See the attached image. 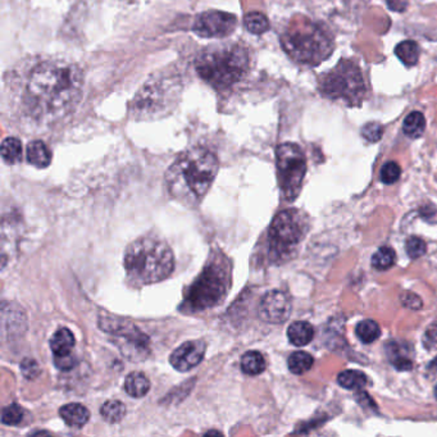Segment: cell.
<instances>
[{"mask_svg": "<svg viewBox=\"0 0 437 437\" xmlns=\"http://www.w3.org/2000/svg\"><path fill=\"white\" fill-rule=\"evenodd\" d=\"M84 77L80 68L62 60L37 65L30 74L25 107L39 122H56L68 116L80 102Z\"/></svg>", "mask_w": 437, "mask_h": 437, "instance_id": "cell-1", "label": "cell"}, {"mask_svg": "<svg viewBox=\"0 0 437 437\" xmlns=\"http://www.w3.org/2000/svg\"><path fill=\"white\" fill-rule=\"evenodd\" d=\"M216 154L205 148H193L181 154L166 174L171 197L186 207H197L211 189L218 172Z\"/></svg>", "mask_w": 437, "mask_h": 437, "instance_id": "cell-2", "label": "cell"}, {"mask_svg": "<svg viewBox=\"0 0 437 437\" xmlns=\"http://www.w3.org/2000/svg\"><path fill=\"white\" fill-rule=\"evenodd\" d=\"M174 267L172 250L158 239L141 237L126 249L124 270L131 284H157L167 278Z\"/></svg>", "mask_w": 437, "mask_h": 437, "instance_id": "cell-3", "label": "cell"}, {"mask_svg": "<svg viewBox=\"0 0 437 437\" xmlns=\"http://www.w3.org/2000/svg\"><path fill=\"white\" fill-rule=\"evenodd\" d=\"M195 68L197 74L213 88H228L248 72V51L241 45L211 48L197 57Z\"/></svg>", "mask_w": 437, "mask_h": 437, "instance_id": "cell-4", "label": "cell"}, {"mask_svg": "<svg viewBox=\"0 0 437 437\" xmlns=\"http://www.w3.org/2000/svg\"><path fill=\"white\" fill-rule=\"evenodd\" d=\"M231 285V264L226 256L214 254L204 270L191 285L183 306L191 312H200L218 306Z\"/></svg>", "mask_w": 437, "mask_h": 437, "instance_id": "cell-5", "label": "cell"}, {"mask_svg": "<svg viewBox=\"0 0 437 437\" xmlns=\"http://www.w3.org/2000/svg\"><path fill=\"white\" fill-rule=\"evenodd\" d=\"M285 51L303 65H320L334 49L332 40L321 26L306 21H294L281 37Z\"/></svg>", "mask_w": 437, "mask_h": 437, "instance_id": "cell-6", "label": "cell"}, {"mask_svg": "<svg viewBox=\"0 0 437 437\" xmlns=\"http://www.w3.org/2000/svg\"><path fill=\"white\" fill-rule=\"evenodd\" d=\"M181 82L175 74L152 77L138 90L132 102V115L138 119H155L166 116L177 103Z\"/></svg>", "mask_w": 437, "mask_h": 437, "instance_id": "cell-7", "label": "cell"}, {"mask_svg": "<svg viewBox=\"0 0 437 437\" xmlns=\"http://www.w3.org/2000/svg\"><path fill=\"white\" fill-rule=\"evenodd\" d=\"M322 95L332 100H344L349 105H359L367 94L365 76L356 62L343 59L330 72L320 79Z\"/></svg>", "mask_w": 437, "mask_h": 437, "instance_id": "cell-8", "label": "cell"}, {"mask_svg": "<svg viewBox=\"0 0 437 437\" xmlns=\"http://www.w3.org/2000/svg\"><path fill=\"white\" fill-rule=\"evenodd\" d=\"M306 231L304 216L296 209L278 213L270 228V253L273 259H284L299 244Z\"/></svg>", "mask_w": 437, "mask_h": 437, "instance_id": "cell-9", "label": "cell"}, {"mask_svg": "<svg viewBox=\"0 0 437 437\" xmlns=\"http://www.w3.org/2000/svg\"><path fill=\"white\" fill-rule=\"evenodd\" d=\"M277 171L284 197L292 202L300 194L306 172V155L300 146L285 143L277 148Z\"/></svg>", "mask_w": 437, "mask_h": 437, "instance_id": "cell-10", "label": "cell"}, {"mask_svg": "<svg viewBox=\"0 0 437 437\" xmlns=\"http://www.w3.org/2000/svg\"><path fill=\"white\" fill-rule=\"evenodd\" d=\"M100 328L117 337V343L124 356L131 360L145 358L149 339L135 325L115 317H102Z\"/></svg>", "mask_w": 437, "mask_h": 437, "instance_id": "cell-11", "label": "cell"}, {"mask_svg": "<svg viewBox=\"0 0 437 437\" xmlns=\"http://www.w3.org/2000/svg\"><path fill=\"white\" fill-rule=\"evenodd\" d=\"M237 25V18L233 13L221 11H207L199 15L194 22V32L205 39H221L231 35Z\"/></svg>", "mask_w": 437, "mask_h": 437, "instance_id": "cell-12", "label": "cell"}, {"mask_svg": "<svg viewBox=\"0 0 437 437\" xmlns=\"http://www.w3.org/2000/svg\"><path fill=\"white\" fill-rule=\"evenodd\" d=\"M258 312L264 322L282 323L292 313V300L281 290L267 292L261 300Z\"/></svg>", "mask_w": 437, "mask_h": 437, "instance_id": "cell-13", "label": "cell"}, {"mask_svg": "<svg viewBox=\"0 0 437 437\" xmlns=\"http://www.w3.org/2000/svg\"><path fill=\"white\" fill-rule=\"evenodd\" d=\"M207 344L202 340H193L183 343L171 354L169 362L172 367L180 372H188L195 368L205 356Z\"/></svg>", "mask_w": 437, "mask_h": 437, "instance_id": "cell-14", "label": "cell"}, {"mask_svg": "<svg viewBox=\"0 0 437 437\" xmlns=\"http://www.w3.org/2000/svg\"><path fill=\"white\" fill-rule=\"evenodd\" d=\"M59 415L62 419L73 429H81L84 427L90 419V412L86 407L79 403L66 404L65 407L59 409Z\"/></svg>", "mask_w": 437, "mask_h": 437, "instance_id": "cell-15", "label": "cell"}, {"mask_svg": "<svg viewBox=\"0 0 437 437\" xmlns=\"http://www.w3.org/2000/svg\"><path fill=\"white\" fill-rule=\"evenodd\" d=\"M314 330L311 323L304 321L294 322L287 328L289 341L295 346H306L313 340Z\"/></svg>", "mask_w": 437, "mask_h": 437, "instance_id": "cell-16", "label": "cell"}, {"mask_svg": "<svg viewBox=\"0 0 437 437\" xmlns=\"http://www.w3.org/2000/svg\"><path fill=\"white\" fill-rule=\"evenodd\" d=\"M27 161L37 168H46L51 162L49 148L41 140H34L27 145Z\"/></svg>", "mask_w": 437, "mask_h": 437, "instance_id": "cell-17", "label": "cell"}, {"mask_svg": "<svg viewBox=\"0 0 437 437\" xmlns=\"http://www.w3.org/2000/svg\"><path fill=\"white\" fill-rule=\"evenodd\" d=\"M124 390L132 398H143L150 390V382L144 373L133 372L124 379Z\"/></svg>", "mask_w": 437, "mask_h": 437, "instance_id": "cell-18", "label": "cell"}, {"mask_svg": "<svg viewBox=\"0 0 437 437\" xmlns=\"http://www.w3.org/2000/svg\"><path fill=\"white\" fill-rule=\"evenodd\" d=\"M74 343V336L68 328H59L51 337V349L54 356H63L72 351Z\"/></svg>", "mask_w": 437, "mask_h": 437, "instance_id": "cell-19", "label": "cell"}, {"mask_svg": "<svg viewBox=\"0 0 437 437\" xmlns=\"http://www.w3.org/2000/svg\"><path fill=\"white\" fill-rule=\"evenodd\" d=\"M395 54L405 66L412 67L418 63L421 49H419V45L417 44L415 41L407 40V41H401L400 44L396 45Z\"/></svg>", "mask_w": 437, "mask_h": 437, "instance_id": "cell-20", "label": "cell"}, {"mask_svg": "<svg viewBox=\"0 0 437 437\" xmlns=\"http://www.w3.org/2000/svg\"><path fill=\"white\" fill-rule=\"evenodd\" d=\"M241 370L249 376L261 374L266 370V359L259 351H248L241 358Z\"/></svg>", "mask_w": 437, "mask_h": 437, "instance_id": "cell-21", "label": "cell"}, {"mask_svg": "<svg viewBox=\"0 0 437 437\" xmlns=\"http://www.w3.org/2000/svg\"><path fill=\"white\" fill-rule=\"evenodd\" d=\"M426 130V118L421 112H412L405 117L403 131L410 138H421Z\"/></svg>", "mask_w": 437, "mask_h": 437, "instance_id": "cell-22", "label": "cell"}, {"mask_svg": "<svg viewBox=\"0 0 437 437\" xmlns=\"http://www.w3.org/2000/svg\"><path fill=\"white\" fill-rule=\"evenodd\" d=\"M1 157L4 162L15 164L22 159V143L17 138H7L1 143Z\"/></svg>", "mask_w": 437, "mask_h": 437, "instance_id": "cell-23", "label": "cell"}, {"mask_svg": "<svg viewBox=\"0 0 437 437\" xmlns=\"http://www.w3.org/2000/svg\"><path fill=\"white\" fill-rule=\"evenodd\" d=\"M356 334L362 343L372 344L374 343L381 335V328L377 322L373 320H365L358 323Z\"/></svg>", "mask_w": 437, "mask_h": 437, "instance_id": "cell-24", "label": "cell"}, {"mask_svg": "<svg viewBox=\"0 0 437 437\" xmlns=\"http://www.w3.org/2000/svg\"><path fill=\"white\" fill-rule=\"evenodd\" d=\"M313 363V357L306 351H295V353H292L289 360H287L289 370L294 374H304L306 372L312 368Z\"/></svg>", "mask_w": 437, "mask_h": 437, "instance_id": "cell-25", "label": "cell"}, {"mask_svg": "<svg viewBox=\"0 0 437 437\" xmlns=\"http://www.w3.org/2000/svg\"><path fill=\"white\" fill-rule=\"evenodd\" d=\"M103 419L108 423H117L124 419L126 415V407L119 400H108L100 408Z\"/></svg>", "mask_w": 437, "mask_h": 437, "instance_id": "cell-26", "label": "cell"}, {"mask_svg": "<svg viewBox=\"0 0 437 437\" xmlns=\"http://www.w3.org/2000/svg\"><path fill=\"white\" fill-rule=\"evenodd\" d=\"M337 382L340 384V386L348 390H356V389H362L365 386L367 377L365 373L356 371V370H348L344 371L339 374Z\"/></svg>", "mask_w": 437, "mask_h": 437, "instance_id": "cell-27", "label": "cell"}, {"mask_svg": "<svg viewBox=\"0 0 437 437\" xmlns=\"http://www.w3.org/2000/svg\"><path fill=\"white\" fill-rule=\"evenodd\" d=\"M244 22L249 32L254 35H262L270 29L268 18L261 12H250L245 15Z\"/></svg>", "mask_w": 437, "mask_h": 437, "instance_id": "cell-28", "label": "cell"}, {"mask_svg": "<svg viewBox=\"0 0 437 437\" xmlns=\"http://www.w3.org/2000/svg\"><path fill=\"white\" fill-rule=\"evenodd\" d=\"M395 259H396V255H395L393 248L381 247L373 255L372 264L376 270H390L395 264Z\"/></svg>", "mask_w": 437, "mask_h": 437, "instance_id": "cell-29", "label": "cell"}, {"mask_svg": "<svg viewBox=\"0 0 437 437\" xmlns=\"http://www.w3.org/2000/svg\"><path fill=\"white\" fill-rule=\"evenodd\" d=\"M401 176V168L396 162H387L381 169V181L386 185L395 183Z\"/></svg>", "mask_w": 437, "mask_h": 437, "instance_id": "cell-30", "label": "cell"}, {"mask_svg": "<svg viewBox=\"0 0 437 437\" xmlns=\"http://www.w3.org/2000/svg\"><path fill=\"white\" fill-rule=\"evenodd\" d=\"M23 419V409L17 405V404H12V405H8L6 408L3 409V413H1V422L8 426H17L18 423H21Z\"/></svg>", "mask_w": 437, "mask_h": 437, "instance_id": "cell-31", "label": "cell"}, {"mask_svg": "<svg viewBox=\"0 0 437 437\" xmlns=\"http://www.w3.org/2000/svg\"><path fill=\"white\" fill-rule=\"evenodd\" d=\"M405 248H407V253H408L409 256L413 258V259H417V258L426 254L427 245H426V242L421 237L412 236L407 240Z\"/></svg>", "mask_w": 437, "mask_h": 437, "instance_id": "cell-32", "label": "cell"}, {"mask_svg": "<svg viewBox=\"0 0 437 437\" xmlns=\"http://www.w3.org/2000/svg\"><path fill=\"white\" fill-rule=\"evenodd\" d=\"M362 135L370 143H377L384 135V126L379 122H368L363 126Z\"/></svg>", "mask_w": 437, "mask_h": 437, "instance_id": "cell-33", "label": "cell"}, {"mask_svg": "<svg viewBox=\"0 0 437 437\" xmlns=\"http://www.w3.org/2000/svg\"><path fill=\"white\" fill-rule=\"evenodd\" d=\"M54 365L58 370L68 371V370H72L73 367L77 365V358L76 356H73L72 351L68 354H63V356H54Z\"/></svg>", "mask_w": 437, "mask_h": 437, "instance_id": "cell-34", "label": "cell"}, {"mask_svg": "<svg viewBox=\"0 0 437 437\" xmlns=\"http://www.w3.org/2000/svg\"><path fill=\"white\" fill-rule=\"evenodd\" d=\"M21 371H22L23 376L26 379H35L37 374L40 373V367L37 365V360L27 358L21 363Z\"/></svg>", "mask_w": 437, "mask_h": 437, "instance_id": "cell-35", "label": "cell"}, {"mask_svg": "<svg viewBox=\"0 0 437 437\" xmlns=\"http://www.w3.org/2000/svg\"><path fill=\"white\" fill-rule=\"evenodd\" d=\"M401 303H403V306L410 308V309H421L422 308V299L413 292H404L401 295Z\"/></svg>", "mask_w": 437, "mask_h": 437, "instance_id": "cell-36", "label": "cell"}, {"mask_svg": "<svg viewBox=\"0 0 437 437\" xmlns=\"http://www.w3.org/2000/svg\"><path fill=\"white\" fill-rule=\"evenodd\" d=\"M424 337H426V340H427V344L429 345H437V321L433 322L432 325H431L429 330L426 331V334H424Z\"/></svg>", "mask_w": 437, "mask_h": 437, "instance_id": "cell-37", "label": "cell"}, {"mask_svg": "<svg viewBox=\"0 0 437 437\" xmlns=\"http://www.w3.org/2000/svg\"><path fill=\"white\" fill-rule=\"evenodd\" d=\"M387 7L395 12H404L408 7L407 0H387Z\"/></svg>", "mask_w": 437, "mask_h": 437, "instance_id": "cell-38", "label": "cell"}, {"mask_svg": "<svg viewBox=\"0 0 437 437\" xmlns=\"http://www.w3.org/2000/svg\"><path fill=\"white\" fill-rule=\"evenodd\" d=\"M433 393H435V398L437 399V385L436 387H435V391H433Z\"/></svg>", "mask_w": 437, "mask_h": 437, "instance_id": "cell-39", "label": "cell"}]
</instances>
